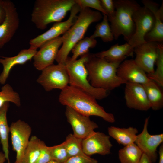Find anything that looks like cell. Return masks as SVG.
I'll return each instance as SVG.
<instances>
[{
	"label": "cell",
	"instance_id": "obj_1",
	"mask_svg": "<svg viewBox=\"0 0 163 163\" xmlns=\"http://www.w3.org/2000/svg\"><path fill=\"white\" fill-rule=\"evenodd\" d=\"M59 100L62 104L69 107L84 115L98 116L110 123L115 121L114 115L107 112L94 97L77 87L67 86L61 90Z\"/></svg>",
	"mask_w": 163,
	"mask_h": 163
},
{
	"label": "cell",
	"instance_id": "obj_2",
	"mask_svg": "<svg viewBox=\"0 0 163 163\" xmlns=\"http://www.w3.org/2000/svg\"><path fill=\"white\" fill-rule=\"evenodd\" d=\"M121 62H112L90 53L85 63L88 79L94 87L109 91L126 82L117 75V69Z\"/></svg>",
	"mask_w": 163,
	"mask_h": 163
},
{
	"label": "cell",
	"instance_id": "obj_3",
	"mask_svg": "<svg viewBox=\"0 0 163 163\" xmlns=\"http://www.w3.org/2000/svg\"><path fill=\"white\" fill-rule=\"evenodd\" d=\"M102 18L99 11L88 8L81 9L75 23L62 37V46L55 59L58 63L65 64L69 53L74 45L83 39L90 24Z\"/></svg>",
	"mask_w": 163,
	"mask_h": 163
},
{
	"label": "cell",
	"instance_id": "obj_4",
	"mask_svg": "<svg viewBox=\"0 0 163 163\" xmlns=\"http://www.w3.org/2000/svg\"><path fill=\"white\" fill-rule=\"evenodd\" d=\"M75 4V0H37L31 21L37 29L44 30L50 23L61 22Z\"/></svg>",
	"mask_w": 163,
	"mask_h": 163
},
{
	"label": "cell",
	"instance_id": "obj_5",
	"mask_svg": "<svg viewBox=\"0 0 163 163\" xmlns=\"http://www.w3.org/2000/svg\"><path fill=\"white\" fill-rule=\"evenodd\" d=\"M114 1L115 14L113 17L108 18L114 39L117 40L122 35L128 43L135 29L133 15L141 6L133 0H114Z\"/></svg>",
	"mask_w": 163,
	"mask_h": 163
},
{
	"label": "cell",
	"instance_id": "obj_6",
	"mask_svg": "<svg viewBox=\"0 0 163 163\" xmlns=\"http://www.w3.org/2000/svg\"><path fill=\"white\" fill-rule=\"evenodd\" d=\"M90 53L89 52L83 55L79 59L75 60L67 57L65 65L69 76V84L88 93L96 99L101 100L107 97L109 91L94 87L89 82L88 72L85 64Z\"/></svg>",
	"mask_w": 163,
	"mask_h": 163
},
{
	"label": "cell",
	"instance_id": "obj_7",
	"mask_svg": "<svg viewBox=\"0 0 163 163\" xmlns=\"http://www.w3.org/2000/svg\"><path fill=\"white\" fill-rule=\"evenodd\" d=\"M37 80L47 91L53 89L62 90L69 84V78L65 64H53L45 68Z\"/></svg>",
	"mask_w": 163,
	"mask_h": 163
},
{
	"label": "cell",
	"instance_id": "obj_8",
	"mask_svg": "<svg viewBox=\"0 0 163 163\" xmlns=\"http://www.w3.org/2000/svg\"><path fill=\"white\" fill-rule=\"evenodd\" d=\"M80 10V7L75 3L70 11V15L66 20L55 23L47 31L30 39L29 48L37 50L46 42L64 34L75 23Z\"/></svg>",
	"mask_w": 163,
	"mask_h": 163
},
{
	"label": "cell",
	"instance_id": "obj_9",
	"mask_svg": "<svg viewBox=\"0 0 163 163\" xmlns=\"http://www.w3.org/2000/svg\"><path fill=\"white\" fill-rule=\"evenodd\" d=\"M133 19L135 26L134 33L128 43L133 48L146 42L145 35L153 29L155 18L147 8L140 7L134 13Z\"/></svg>",
	"mask_w": 163,
	"mask_h": 163
},
{
	"label": "cell",
	"instance_id": "obj_10",
	"mask_svg": "<svg viewBox=\"0 0 163 163\" xmlns=\"http://www.w3.org/2000/svg\"><path fill=\"white\" fill-rule=\"evenodd\" d=\"M10 129L13 149L16 154L14 163H21L31 133V128L27 123L19 120L11 124Z\"/></svg>",
	"mask_w": 163,
	"mask_h": 163
},
{
	"label": "cell",
	"instance_id": "obj_11",
	"mask_svg": "<svg viewBox=\"0 0 163 163\" xmlns=\"http://www.w3.org/2000/svg\"><path fill=\"white\" fill-rule=\"evenodd\" d=\"M149 117L146 118L141 133L137 135L135 143L146 155L152 163H155L158 159V147L162 143L163 134L151 135L148 130Z\"/></svg>",
	"mask_w": 163,
	"mask_h": 163
},
{
	"label": "cell",
	"instance_id": "obj_12",
	"mask_svg": "<svg viewBox=\"0 0 163 163\" xmlns=\"http://www.w3.org/2000/svg\"><path fill=\"white\" fill-rule=\"evenodd\" d=\"M158 43L146 42L134 48L136 64L148 75L155 71L154 65L158 55Z\"/></svg>",
	"mask_w": 163,
	"mask_h": 163
},
{
	"label": "cell",
	"instance_id": "obj_13",
	"mask_svg": "<svg viewBox=\"0 0 163 163\" xmlns=\"http://www.w3.org/2000/svg\"><path fill=\"white\" fill-rule=\"evenodd\" d=\"M82 145L83 152L89 156L96 154L109 155L112 146L109 136L94 131L82 139Z\"/></svg>",
	"mask_w": 163,
	"mask_h": 163
},
{
	"label": "cell",
	"instance_id": "obj_14",
	"mask_svg": "<svg viewBox=\"0 0 163 163\" xmlns=\"http://www.w3.org/2000/svg\"><path fill=\"white\" fill-rule=\"evenodd\" d=\"M4 5L6 17L0 25V48L11 39L19 24L18 13L13 3L9 0H4Z\"/></svg>",
	"mask_w": 163,
	"mask_h": 163
},
{
	"label": "cell",
	"instance_id": "obj_15",
	"mask_svg": "<svg viewBox=\"0 0 163 163\" xmlns=\"http://www.w3.org/2000/svg\"><path fill=\"white\" fill-rule=\"evenodd\" d=\"M65 114L76 137L83 139L98 128V125L89 117L82 115L71 107H66Z\"/></svg>",
	"mask_w": 163,
	"mask_h": 163
},
{
	"label": "cell",
	"instance_id": "obj_16",
	"mask_svg": "<svg viewBox=\"0 0 163 163\" xmlns=\"http://www.w3.org/2000/svg\"><path fill=\"white\" fill-rule=\"evenodd\" d=\"M62 44V37L59 36L42 45L33 57L34 67L38 70H42L53 64Z\"/></svg>",
	"mask_w": 163,
	"mask_h": 163
},
{
	"label": "cell",
	"instance_id": "obj_17",
	"mask_svg": "<svg viewBox=\"0 0 163 163\" xmlns=\"http://www.w3.org/2000/svg\"><path fill=\"white\" fill-rule=\"evenodd\" d=\"M125 84L124 98L127 107L142 111H147L151 108L142 84L129 82Z\"/></svg>",
	"mask_w": 163,
	"mask_h": 163
},
{
	"label": "cell",
	"instance_id": "obj_18",
	"mask_svg": "<svg viewBox=\"0 0 163 163\" xmlns=\"http://www.w3.org/2000/svg\"><path fill=\"white\" fill-rule=\"evenodd\" d=\"M117 74L126 83L143 85L150 80L147 74L136 64L134 59H125L122 62L117 69Z\"/></svg>",
	"mask_w": 163,
	"mask_h": 163
},
{
	"label": "cell",
	"instance_id": "obj_19",
	"mask_svg": "<svg viewBox=\"0 0 163 163\" xmlns=\"http://www.w3.org/2000/svg\"><path fill=\"white\" fill-rule=\"evenodd\" d=\"M144 6L148 8L155 18L153 28L145 36L146 42L163 43V3L160 7L158 4L150 0H142Z\"/></svg>",
	"mask_w": 163,
	"mask_h": 163
},
{
	"label": "cell",
	"instance_id": "obj_20",
	"mask_svg": "<svg viewBox=\"0 0 163 163\" xmlns=\"http://www.w3.org/2000/svg\"><path fill=\"white\" fill-rule=\"evenodd\" d=\"M37 50L29 48L21 50L16 56L11 57L1 56L0 63L3 67L0 75V84H5L12 69L17 65H23L31 60Z\"/></svg>",
	"mask_w": 163,
	"mask_h": 163
},
{
	"label": "cell",
	"instance_id": "obj_21",
	"mask_svg": "<svg viewBox=\"0 0 163 163\" xmlns=\"http://www.w3.org/2000/svg\"><path fill=\"white\" fill-rule=\"evenodd\" d=\"M134 48L126 43L119 45L115 44L107 50L93 54L94 56L105 59L112 62H122L129 56H133Z\"/></svg>",
	"mask_w": 163,
	"mask_h": 163
},
{
	"label": "cell",
	"instance_id": "obj_22",
	"mask_svg": "<svg viewBox=\"0 0 163 163\" xmlns=\"http://www.w3.org/2000/svg\"><path fill=\"white\" fill-rule=\"evenodd\" d=\"M150 104V108L157 110L163 107V91L161 86L150 79L142 85Z\"/></svg>",
	"mask_w": 163,
	"mask_h": 163
},
{
	"label": "cell",
	"instance_id": "obj_23",
	"mask_svg": "<svg viewBox=\"0 0 163 163\" xmlns=\"http://www.w3.org/2000/svg\"><path fill=\"white\" fill-rule=\"evenodd\" d=\"M108 131L110 136L124 146L134 143L138 133L137 129L132 127L120 128L111 126L108 128Z\"/></svg>",
	"mask_w": 163,
	"mask_h": 163
},
{
	"label": "cell",
	"instance_id": "obj_24",
	"mask_svg": "<svg viewBox=\"0 0 163 163\" xmlns=\"http://www.w3.org/2000/svg\"><path fill=\"white\" fill-rule=\"evenodd\" d=\"M9 106V102H6L0 109V142L3 152L8 163H10L8 137L10 129L8 123L7 113Z\"/></svg>",
	"mask_w": 163,
	"mask_h": 163
},
{
	"label": "cell",
	"instance_id": "obj_25",
	"mask_svg": "<svg viewBox=\"0 0 163 163\" xmlns=\"http://www.w3.org/2000/svg\"><path fill=\"white\" fill-rule=\"evenodd\" d=\"M45 144L37 136H32L25 149L21 163H35Z\"/></svg>",
	"mask_w": 163,
	"mask_h": 163
},
{
	"label": "cell",
	"instance_id": "obj_26",
	"mask_svg": "<svg viewBox=\"0 0 163 163\" xmlns=\"http://www.w3.org/2000/svg\"><path fill=\"white\" fill-rule=\"evenodd\" d=\"M142 152L135 143L124 146L118 152L120 163H139Z\"/></svg>",
	"mask_w": 163,
	"mask_h": 163
},
{
	"label": "cell",
	"instance_id": "obj_27",
	"mask_svg": "<svg viewBox=\"0 0 163 163\" xmlns=\"http://www.w3.org/2000/svg\"><path fill=\"white\" fill-rule=\"evenodd\" d=\"M103 19L95 26L94 33L90 37L93 39L100 37L104 42L112 41L114 39L107 15L103 14Z\"/></svg>",
	"mask_w": 163,
	"mask_h": 163
},
{
	"label": "cell",
	"instance_id": "obj_28",
	"mask_svg": "<svg viewBox=\"0 0 163 163\" xmlns=\"http://www.w3.org/2000/svg\"><path fill=\"white\" fill-rule=\"evenodd\" d=\"M97 41L90 37H86L77 42L71 50L72 56L71 58L72 60L77 59L79 56L89 53L90 48H93L96 45Z\"/></svg>",
	"mask_w": 163,
	"mask_h": 163
},
{
	"label": "cell",
	"instance_id": "obj_29",
	"mask_svg": "<svg viewBox=\"0 0 163 163\" xmlns=\"http://www.w3.org/2000/svg\"><path fill=\"white\" fill-rule=\"evenodd\" d=\"M82 139L71 133L67 136L63 143L69 158L78 155L85 154L82 150Z\"/></svg>",
	"mask_w": 163,
	"mask_h": 163
},
{
	"label": "cell",
	"instance_id": "obj_30",
	"mask_svg": "<svg viewBox=\"0 0 163 163\" xmlns=\"http://www.w3.org/2000/svg\"><path fill=\"white\" fill-rule=\"evenodd\" d=\"M11 102L16 106H21V101L18 94L8 84L3 86L0 91V109L6 102Z\"/></svg>",
	"mask_w": 163,
	"mask_h": 163
},
{
	"label": "cell",
	"instance_id": "obj_31",
	"mask_svg": "<svg viewBox=\"0 0 163 163\" xmlns=\"http://www.w3.org/2000/svg\"><path fill=\"white\" fill-rule=\"evenodd\" d=\"M158 55L156 63L157 67L154 73L152 75L147 74L148 77L160 85L163 86V44L158 43Z\"/></svg>",
	"mask_w": 163,
	"mask_h": 163
},
{
	"label": "cell",
	"instance_id": "obj_32",
	"mask_svg": "<svg viewBox=\"0 0 163 163\" xmlns=\"http://www.w3.org/2000/svg\"><path fill=\"white\" fill-rule=\"evenodd\" d=\"M52 160L59 163H65L69 158L63 142L53 146L49 147Z\"/></svg>",
	"mask_w": 163,
	"mask_h": 163
},
{
	"label": "cell",
	"instance_id": "obj_33",
	"mask_svg": "<svg viewBox=\"0 0 163 163\" xmlns=\"http://www.w3.org/2000/svg\"><path fill=\"white\" fill-rule=\"evenodd\" d=\"M75 3L78 5L81 9L92 8L101 12L103 14H107L103 8L99 0H75Z\"/></svg>",
	"mask_w": 163,
	"mask_h": 163
},
{
	"label": "cell",
	"instance_id": "obj_34",
	"mask_svg": "<svg viewBox=\"0 0 163 163\" xmlns=\"http://www.w3.org/2000/svg\"><path fill=\"white\" fill-rule=\"evenodd\" d=\"M65 163H98L97 161L85 154L78 155L68 158Z\"/></svg>",
	"mask_w": 163,
	"mask_h": 163
},
{
	"label": "cell",
	"instance_id": "obj_35",
	"mask_svg": "<svg viewBox=\"0 0 163 163\" xmlns=\"http://www.w3.org/2000/svg\"><path fill=\"white\" fill-rule=\"evenodd\" d=\"M51 160L49 146L45 144L42 148L40 154L35 163H47Z\"/></svg>",
	"mask_w": 163,
	"mask_h": 163
},
{
	"label": "cell",
	"instance_id": "obj_36",
	"mask_svg": "<svg viewBox=\"0 0 163 163\" xmlns=\"http://www.w3.org/2000/svg\"><path fill=\"white\" fill-rule=\"evenodd\" d=\"M102 6L107 13L108 18L113 17L115 13L114 0H101Z\"/></svg>",
	"mask_w": 163,
	"mask_h": 163
},
{
	"label": "cell",
	"instance_id": "obj_37",
	"mask_svg": "<svg viewBox=\"0 0 163 163\" xmlns=\"http://www.w3.org/2000/svg\"><path fill=\"white\" fill-rule=\"evenodd\" d=\"M6 12L4 5V0H0V25L4 21Z\"/></svg>",
	"mask_w": 163,
	"mask_h": 163
},
{
	"label": "cell",
	"instance_id": "obj_38",
	"mask_svg": "<svg viewBox=\"0 0 163 163\" xmlns=\"http://www.w3.org/2000/svg\"><path fill=\"white\" fill-rule=\"evenodd\" d=\"M139 163H152V162L146 155L143 153Z\"/></svg>",
	"mask_w": 163,
	"mask_h": 163
},
{
	"label": "cell",
	"instance_id": "obj_39",
	"mask_svg": "<svg viewBox=\"0 0 163 163\" xmlns=\"http://www.w3.org/2000/svg\"><path fill=\"white\" fill-rule=\"evenodd\" d=\"M159 160L158 163H163V144H161L159 148Z\"/></svg>",
	"mask_w": 163,
	"mask_h": 163
},
{
	"label": "cell",
	"instance_id": "obj_40",
	"mask_svg": "<svg viewBox=\"0 0 163 163\" xmlns=\"http://www.w3.org/2000/svg\"><path fill=\"white\" fill-rule=\"evenodd\" d=\"M6 161L7 160L5 154L3 152L0 151V163H6Z\"/></svg>",
	"mask_w": 163,
	"mask_h": 163
},
{
	"label": "cell",
	"instance_id": "obj_41",
	"mask_svg": "<svg viewBox=\"0 0 163 163\" xmlns=\"http://www.w3.org/2000/svg\"><path fill=\"white\" fill-rule=\"evenodd\" d=\"M47 163H59L53 160H51Z\"/></svg>",
	"mask_w": 163,
	"mask_h": 163
}]
</instances>
